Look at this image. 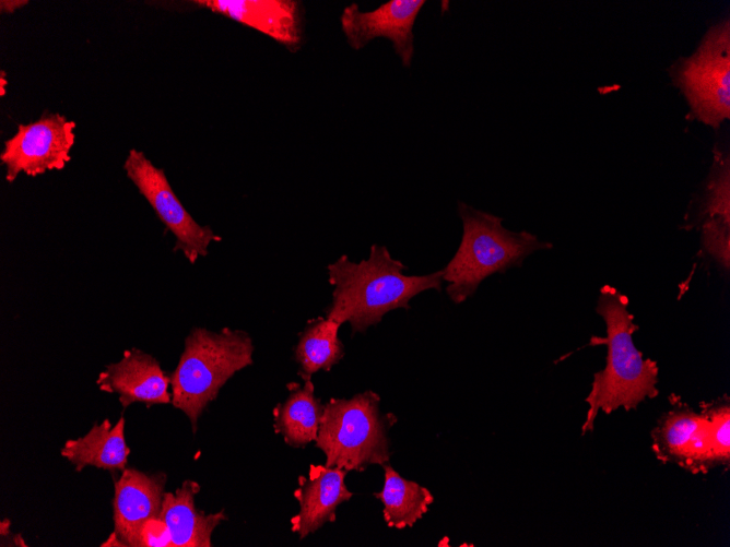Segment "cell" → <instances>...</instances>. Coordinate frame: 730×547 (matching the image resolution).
I'll return each mask as SVG.
<instances>
[{"label":"cell","instance_id":"15","mask_svg":"<svg viewBox=\"0 0 730 547\" xmlns=\"http://www.w3.org/2000/svg\"><path fill=\"white\" fill-rule=\"evenodd\" d=\"M200 485L187 479L174 492H165L161 516L165 521L173 547H211V536L215 527L227 519L221 510L207 514L198 510L195 496Z\"/></svg>","mask_w":730,"mask_h":547},{"label":"cell","instance_id":"24","mask_svg":"<svg viewBox=\"0 0 730 547\" xmlns=\"http://www.w3.org/2000/svg\"><path fill=\"white\" fill-rule=\"evenodd\" d=\"M26 3H27V1H23V0H15V1L14 0L13 1H11V0L3 1L2 0V1H0V9H1L2 13H5V12L7 13H12L15 10H17L19 8L25 5Z\"/></svg>","mask_w":730,"mask_h":547},{"label":"cell","instance_id":"1","mask_svg":"<svg viewBox=\"0 0 730 547\" xmlns=\"http://www.w3.org/2000/svg\"><path fill=\"white\" fill-rule=\"evenodd\" d=\"M327 269L333 292L326 317L341 325L350 323L353 334L376 325L391 310H409L410 300L427 289L441 290V270L407 275V266L376 243L367 259L355 263L343 254Z\"/></svg>","mask_w":730,"mask_h":547},{"label":"cell","instance_id":"11","mask_svg":"<svg viewBox=\"0 0 730 547\" xmlns=\"http://www.w3.org/2000/svg\"><path fill=\"white\" fill-rule=\"evenodd\" d=\"M652 451L663 462L693 473L715 466L709 442V421L702 412L678 406L666 413L652 430Z\"/></svg>","mask_w":730,"mask_h":547},{"label":"cell","instance_id":"3","mask_svg":"<svg viewBox=\"0 0 730 547\" xmlns=\"http://www.w3.org/2000/svg\"><path fill=\"white\" fill-rule=\"evenodd\" d=\"M457 209L462 236L456 253L441 270L447 283L445 292L455 304L471 297L488 276L521 266L530 254L553 247L527 230L505 228L499 216L464 202L459 201Z\"/></svg>","mask_w":730,"mask_h":547},{"label":"cell","instance_id":"17","mask_svg":"<svg viewBox=\"0 0 730 547\" xmlns=\"http://www.w3.org/2000/svg\"><path fill=\"white\" fill-rule=\"evenodd\" d=\"M286 400L273 411L274 429L293 448H303L318 435L323 405L315 395L311 380L292 383Z\"/></svg>","mask_w":730,"mask_h":547},{"label":"cell","instance_id":"16","mask_svg":"<svg viewBox=\"0 0 730 547\" xmlns=\"http://www.w3.org/2000/svg\"><path fill=\"white\" fill-rule=\"evenodd\" d=\"M129 454L123 416L114 425L108 419L94 424L83 437L67 440L60 450V455L67 459L76 472L86 466L123 471Z\"/></svg>","mask_w":730,"mask_h":547},{"label":"cell","instance_id":"9","mask_svg":"<svg viewBox=\"0 0 730 547\" xmlns=\"http://www.w3.org/2000/svg\"><path fill=\"white\" fill-rule=\"evenodd\" d=\"M424 0H390L372 11H362L360 5H346L340 15L342 33L354 50L363 49L375 38H387L405 68L414 57L413 27Z\"/></svg>","mask_w":730,"mask_h":547},{"label":"cell","instance_id":"21","mask_svg":"<svg viewBox=\"0 0 730 547\" xmlns=\"http://www.w3.org/2000/svg\"><path fill=\"white\" fill-rule=\"evenodd\" d=\"M703 413L709 421V442L716 465H728L730 461V405L728 397L707 404Z\"/></svg>","mask_w":730,"mask_h":547},{"label":"cell","instance_id":"19","mask_svg":"<svg viewBox=\"0 0 730 547\" xmlns=\"http://www.w3.org/2000/svg\"><path fill=\"white\" fill-rule=\"evenodd\" d=\"M340 326L332 319L318 318L301 333L294 356L299 366L298 374L304 381L319 370L330 371L342 359L344 348L339 338Z\"/></svg>","mask_w":730,"mask_h":547},{"label":"cell","instance_id":"18","mask_svg":"<svg viewBox=\"0 0 730 547\" xmlns=\"http://www.w3.org/2000/svg\"><path fill=\"white\" fill-rule=\"evenodd\" d=\"M381 466L384 486L374 497L382 503L384 521L391 528L412 527L428 511L434 496L426 487L403 478L389 463Z\"/></svg>","mask_w":730,"mask_h":547},{"label":"cell","instance_id":"8","mask_svg":"<svg viewBox=\"0 0 730 547\" xmlns=\"http://www.w3.org/2000/svg\"><path fill=\"white\" fill-rule=\"evenodd\" d=\"M75 127L73 120L59 112H45L35 121L19 124L0 153L5 180L11 183L20 174L36 177L63 169L71 160Z\"/></svg>","mask_w":730,"mask_h":547},{"label":"cell","instance_id":"2","mask_svg":"<svg viewBox=\"0 0 730 547\" xmlns=\"http://www.w3.org/2000/svg\"><path fill=\"white\" fill-rule=\"evenodd\" d=\"M628 302L617 288L608 284L600 288L596 311L605 323L608 355L605 367L593 374L585 400L588 411L582 433L593 430L600 411L611 414L619 408L634 409L658 395V367L656 361L644 358L634 344L633 334L638 326L633 322Z\"/></svg>","mask_w":730,"mask_h":547},{"label":"cell","instance_id":"20","mask_svg":"<svg viewBox=\"0 0 730 547\" xmlns=\"http://www.w3.org/2000/svg\"><path fill=\"white\" fill-rule=\"evenodd\" d=\"M719 218L730 224V158L717 152L696 213L699 226L708 219Z\"/></svg>","mask_w":730,"mask_h":547},{"label":"cell","instance_id":"23","mask_svg":"<svg viewBox=\"0 0 730 547\" xmlns=\"http://www.w3.org/2000/svg\"><path fill=\"white\" fill-rule=\"evenodd\" d=\"M132 547H173L169 530L161 513L141 524Z\"/></svg>","mask_w":730,"mask_h":547},{"label":"cell","instance_id":"12","mask_svg":"<svg viewBox=\"0 0 730 547\" xmlns=\"http://www.w3.org/2000/svg\"><path fill=\"white\" fill-rule=\"evenodd\" d=\"M166 474H149L125 468L115 481L113 499L114 532L101 546H129L138 528L161 513Z\"/></svg>","mask_w":730,"mask_h":547},{"label":"cell","instance_id":"22","mask_svg":"<svg viewBox=\"0 0 730 547\" xmlns=\"http://www.w3.org/2000/svg\"><path fill=\"white\" fill-rule=\"evenodd\" d=\"M700 228L703 250L728 274L730 269V224L714 218L702 223Z\"/></svg>","mask_w":730,"mask_h":547},{"label":"cell","instance_id":"13","mask_svg":"<svg viewBox=\"0 0 730 547\" xmlns=\"http://www.w3.org/2000/svg\"><path fill=\"white\" fill-rule=\"evenodd\" d=\"M96 384L103 392L117 394L123 407L136 402L146 406L172 403L170 377L155 357L138 348L125 350L118 361L105 366Z\"/></svg>","mask_w":730,"mask_h":547},{"label":"cell","instance_id":"7","mask_svg":"<svg viewBox=\"0 0 730 547\" xmlns=\"http://www.w3.org/2000/svg\"><path fill=\"white\" fill-rule=\"evenodd\" d=\"M123 169L174 236V251H180L190 263L195 264L200 257H205L209 246L221 240L210 226L200 225L193 219L174 192L165 170L157 168L143 152L131 148Z\"/></svg>","mask_w":730,"mask_h":547},{"label":"cell","instance_id":"10","mask_svg":"<svg viewBox=\"0 0 730 547\" xmlns=\"http://www.w3.org/2000/svg\"><path fill=\"white\" fill-rule=\"evenodd\" d=\"M190 3L256 29L291 52H296L303 45L305 12L299 1L196 0Z\"/></svg>","mask_w":730,"mask_h":547},{"label":"cell","instance_id":"6","mask_svg":"<svg viewBox=\"0 0 730 547\" xmlns=\"http://www.w3.org/2000/svg\"><path fill=\"white\" fill-rule=\"evenodd\" d=\"M671 75L674 85L685 96L694 118L714 129L729 119V20L710 27L696 51L672 66Z\"/></svg>","mask_w":730,"mask_h":547},{"label":"cell","instance_id":"14","mask_svg":"<svg viewBox=\"0 0 730 547\" xmlns=\"http://www.w3.org/2000/svg\"><path fill=\"white\" fill-rule=\"evenodd\" d=\"M346 473L343 468L311 464L307 476L298 478L294 497L299 511L291 519V530L301 539L327 522H333L337 508L352 498L353 494L344 484Z\"/></svg>","mask_w":730,"mask_h":547},{"label":"cell","instance_id":"5","mask_svg":"<svg viewBox=\"0 0 730 547\" xmlns=\"http://www.w3.org/2000/svg\"><path fill=\"white\" fill-rule=\"evenodd\" d=\"M379 404L380 396L367 390L323 405L315 441L326 455V466L363 472L389 462L388 430L397 418L382 414Z\"/></svg>","mask_w":730,"mask_h":547},{"label":"cell","instance_id":"4","mask_svg":"<svg viewBox=\"0 0 730 547\" xmlns=\"http://www.w3.org/2000/svg\"><path fill=\"white\" fill-rule=\"evenodd\" d=\"M252 340L245 331H190L170 376V387L172 404L186 414L193 432L205 407L236 372L252 364Z\"/></svg>","mask_w":730,"mask_h":547},{"label":"cell","instance_id":"25","mask_svg":"<svg viewBox=\"0 0 730 547\" xmlns=\"http://www.w3.org/2000/svg\"><path fill=\"white\" fill-rule=\"evenodd\" d=\"M5 85H8V80L5 79V72L1 70L0 73V96L5 95Z\"/></svg>","mask_w":730,"mask_h":547}]
</instances>
